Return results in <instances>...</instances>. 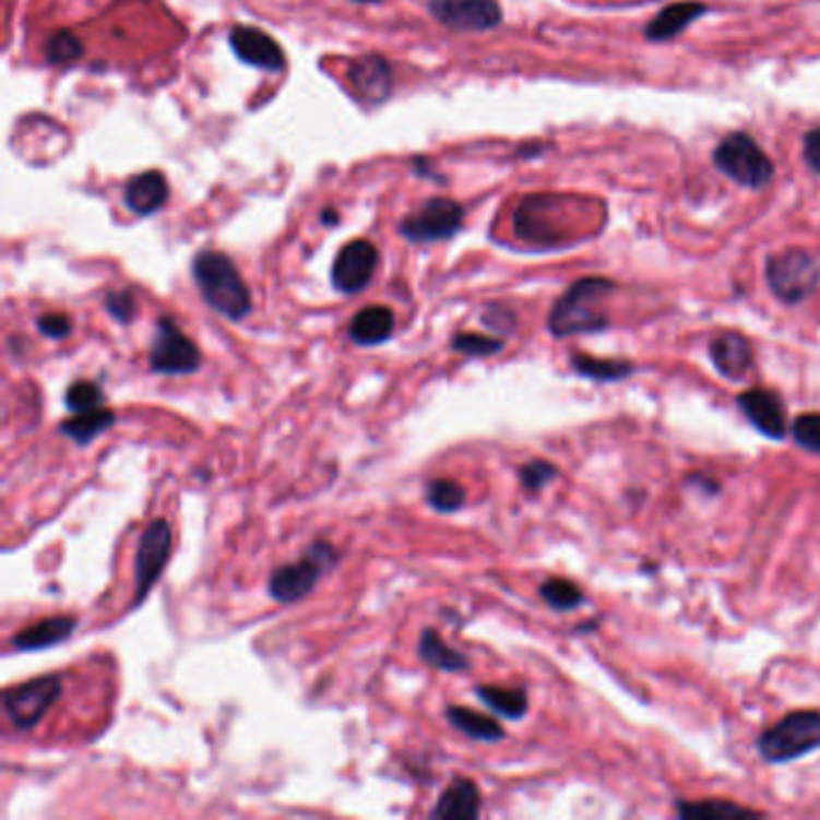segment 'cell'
<instances>
[{"label": "cell", "instance_id": "1", "mask_svg": "<svg viewBox=\"0 0 820 820\" xmlns=\"http://www.w3.org/2000/svg\"><path fill=\"white\" fill-rule=\"evenodd\" d=\"M193 280L210 308L229 320H243L253 301L231 260L217 251H202L193 260Z\"/></svg>", "mask_w": 820, "mask_h": 820}, {"label": "cell", "instance_id": "2", "mask_svg": "<svg viewBox=\"0 0 820 820\" xmlns=\"http://www.w3.org/2000/svg\"><path fill=\"white\" fill-rule=\"evenodd\" d=\"M614 289V284L604 277H585L578 280L561 299H558L549 313V330L556 337L585 335V332H599L609 325V318L604 313L606 294Z\"/></svg>", "mask_w": 820, "mask_h": 820}, {"label": "cell", "instance_id": "3", "mask_svg": "<svg viewBox=\"0 0 820 820\" xmlns=\"http://www.w3.org/2000/svg\"><path fill=\"white\" fill-rule=\"evenodd\" d=\"M340 554L330 542H313L299 561L272 570L268 580L270 597L280 604H294L313 592L325 573L337 566Z\"/></svg>", "mask_w": 820, "mask_h": 820}, {"label": "cell", "instance_id": "4", "mask_svg": "<svg viewBox=\"0 0 820 820\" xmlns=\"http://www.w3.org/2000/svg\"><path fill=\"white\" fill-rule=\"evenodd\" d=\"M820 748V712L799 710L782 717L760 736L758 751L768 763H789Z\"/></svg>", "mask_w": 820, "mask_h": 820}, {"label": "cell", "instance_id": "5", "mask_svg": "<svg viewBox=\"0 0 820 820\" xmlns=\"http://www.w3.org/2000/svg\"><path fill=\"white\" fill-rule=\"evenodd\" d=\"M712 162L734 183L751 190L768 186L775 174V164L748 133H732L724 138L712 152Z\"/></svg>", "mask_w": 820, "mask_h": 820}, {"label": "cell", "instance_id": "6", "mask_svg": "<svg viewBox=\"0 0 820 820\" xmlns=\"http://www.w3.org/2000/svg\"><path fill=\"white\" fill-rule=\"evenodd\" d=\"M765 277L770 289L784 304H799L818 289L820 265L811 253L792 248V251L768 258Z\"/></svg>", "mask_w": 820, "mask_h": 820}, {"label": "cell", "instance_id": "7", "mask_svg": "<svg viewBox=\"0 0 820 820\" xmlns=\"http://www.w3.org/2000/svg\"><path fill=\"white\" fill-rule=\"evenodd\" d=\"M202 364L198 344L169 316H162L154 330L150 368L162 376H188L195 373Z\"/></svg>", "mask_w": 820, "mask_h": 820}, {"label": "cell", "instance_id": "8", "mask_svg": "<svg viewBox=\"0 0 820 820\" xmlns=\"http://www.w3.org/2000/svg\"><path fill=\"white\" fill-rule=\"evenodd\" d=\"M63 693L61 679L56 674L39 676V679L25 681L3 691V705L10 722L17 729L29 732L46 717V712L54 708V703Z\"/></svg>", "mask_w": 820, "mask_h": 820}, {"label": "cell", "instance_id": "9", "mask_svg": "<svg viewBox=\"0 0 820 820\" xmlns=\"http://www.w3.org/2000/svg\"><path fill=\"white\" fill-rule=\"evenodd\" d=\"M171 527L166 520H154L147 525V530L142 532L138 551H135V597L130 609H135L142 602L147 599L150 590L154 587V582L162 578L164 566L169 563L171 556Z\"/></svg>", "mask_w": 820, "mask_h": 820}, {"label": "cell", "instance_id": "10", "mask_svg": "<svg viewBox=\"0 0 820 820\" xmlns=\"http://www.w3.org/2000/svg\"><path fill=\"white\" fill-rule=\"evenodd\" d=\"M462 227V207L455 200L431 198L424 205L402 222V236L417 243L443 241L457 234Z\"/></svg>", "mask_w": 820, "mask_h": 820}, {"label": "cell", "instance_id": "11", "mask_svg": "<svg viewBox=\"0 0 820 820\" xmlns=\"http://www.w3.org/2000/svg\"><path fill=\"white\" fill-rule=\"evenodd\" d=\"M566 205L563 198L556 195H530L520 202L513 217V227L520 239L537 246H554L563 239V231L556 229L558 215Z\"/></svg>", "mask_w": 820, "mask_h": 820}, {"label": "cell", "instance_id": "12", "mask_svg": "<svg viewBox=\"0 0 820 820\" xmlns=\"http://www.w3.org/2000/svg\"><path fill=\"white\" fill-rule=\"evenodd\" d=\"M429 8L441 25L460 32H486L503 20L498 0H429Z\"/></svg>", "mask_w": 820, "mask_h": 820}, {"label": "cell", "instance_id": "13", "mask_svg": "<svg viewBox=\"0 0 820 820\" xmlns=\"http://www.w3.org/2000/svg\"><path fill=\"white\" fill-rule=\"evenodd\" d=\"M378 268V248L371 241L356 239L342 248L332 265V284L342 294H359L373 280Z\"/></svg>", "mask_w": 820, "mask_h": 820}, {"label": "cell", "instance_id": "14", "mask_svg": "<svg viewBox=\"0 0 820 820\" xmlns=\"http://www.w3.org/2000/svg\"><path fill=\"white\" fill-rule=\"evenodd\" d=\"M739 407L760 433L768 438H784L787 433V409L777 392L765 388H751L739 395Z\"/></svg>", "mask_w": 820, "mask_h": 820}, {"label": "cell", "instance_id": "15", "mask_svg": "<svg viewBox=\"0 0 820 820\" xmlns=\"http://www.w3.org/2000/svg\"><path fill=\"white\" fill-rule=\"evenodd\" d=\"M234 54L241 58L243 63L255 66L260 70H282L284 68V51L280 44L268 37L265 32L255 27L236 25L229 34Z\"/></svg>", "mask_w": 820, "mask_h": 820}, {"label": "cell", "instance_id": "16", "mask_svg": "<svg viewBox=\"0 0 820 820\" xmlns=\"http://www.w3.org/2000/svg\"><path fill=\"white\" fill-rule=\"evenodd\" d=\"M349 82L364 102L380 104L392 92V68L383 56H364L349 63Z\"/></svg>", "mask_w": 820, "mask_h": 820}, {"label": "cell", "instance_id": "17", "mask_svg": "<svg viewBox=\"0 0 820 820\" xmlns=\"http://www.w3.org/2000/svg\"><path fill=\"white\" fill-rule=\"evenodd\" d=\"M710 356L717 371L729 380H741L753 366V347L739 332H722L710 342Z\"/></svg>", "mask_w": 820, "mask_h": 820}, {"label": "cell", "instance_id": "18", "mask_svg": "<svg viewBox=\"0 0 820 820\" xmlns=\"http://www.w3.org/2000/svg\"><path fill=\"white\" fill-rule=\"evenodd\" d=\"M78 621L75 616H49V619H41L37 623H32L25 631L15 633L10 638V645L20 652H34V650H46L54 645H61L66 640L75 633Z\"/></svg>", "mask_w": 820, "mask_h": 820}, {"label": "cell", "instance_id": "19", "mask_svg": "<svg viewBox=\"0 0 820 820\" xmlns=\"http://www.w3.org/2000/svg\"><path fill=\"white\" fill-rule=\"evenodd\" d=\"M169 200V183L162 171H142L126 186V205L140 217L159 212Z\"/></svg>", "mask_w": 820, "mask_h": 820}, {"label": "cell", "instance_id": "20", "mask_svg": "<svg viewBox=\"0 0 820 820\" xmlns=\"http://www.w3.org/2000/svg\"><path fill=\"white\" fill-rule=\"evenodd\" d=\"M482 794L479 787L467 777H455L450 787L441 794V799L431 808V818L443 820H472L479 816Z\"/></svg>", "mask_w": 820, "mask_h": 820}, {"label": "cell", "instance_id": "21", "mask_svg": "<svg viewBox=\"0 0 820 820\" xmlns=\"http://www.w3.org/2000/svg\"><path fill=\"white\" fill-rule=\"evenodd\" d=\"M395 332V313L388 306H368L352 318L349 340L361 347H376L392 337Z\"/></svg>", "mask_w": 820, "mask_h": 820}, {"label": "cell", "instance_id": "22", "mask_svg": "<svg viewBox=\"0 0 820 820\" xmlns=\"http://www.w3.org/2000/svg\"><path fill=\"white\" fill-rule=\"evenodd\" d=\"M708 8L703 3H696V0H684V3H674L669 8H664L662 13L652 17V22L645 29V37L650 41H669L674 37L691 25V22L700 15H705Z\"/></svg>", "mask_w": 820, "mask_h": 820}, {"label": "cell", "instance_id": "23", "mask_svg": "<svg viewBox=\"0 0 820 820\" xmlns=\"http://www.w3.org/2000/svg\"><path fill=\"white\" fill-rule=\"evenodd\" d=\"M445 717L457 732L470 736V739H474V741L494 744V741H501L506 736V729L496 720L486 717V715H482V712L470 710L465 705H450L445 710Z\"/></svg>", "mask_w": 820, "mask_h": 820}, {"label": "cell", "instance_id": "24", "mask_svg": "<svg viewBox=\"0 0 820 820\" xmlns=\"http://www.w3.org/2000/svg\"><path fill=\"white\" fill-rule=\"evenodd\" d=\"M114 424H116V414L111 409L99 407V409L73 414V417L61 424V433L68 436L70 441L78 445H90L94 438L102 436L104 431H109Z\"/></svg>", "mask_w": 820, "mask_h": 820}, {"label": "cell", "instance_id": "25", "mask_svg": "<svg viewBox=\"0 0 820 820\" xmlns=\"http://www.w3.org/2000/svg\"><path fill=\"white\" fill-rule=\"evenodd\" d=\"M419 657L438 672H465L470 667V659L450 647L433 628H426L419 635Z\"/></svg>", "mask_w": 820, "mask_h": 820}, {"label": "cell", "instance_id": "26", "mask_svg": "<svg viewBox=\"0 0 820 820\" xmlns=\"http://www.w3.org/2000/svg\"><path fill=\"white\" fill-rule=\"evenodd\" d=\"M477 698L486 708H491L506 720H522L527 715V693L522 688H501V686H479Z\"/></svg>", "mask_w": 820, "mask_h": 820}, {"label": "cell", "instance_id": "27", "mask_svg": "<svg viewBox=\"0 0 820 820\" xmlns=\"http://www.w3.org/2000/svg\"><path fill=\"white\" fill-rule=\"evenodd\" d=\"M676 811L681 818L691 820H727V818H758L760 813L753 808H744L732 801L720 799H705V801H679Z\"/></svg>", "mask_w": 820, "mask_h": 820}, {"label": "cell", "instance_id": "28", "mask_svg": "<svg viewBox=\"0 0 820 820\" xmlns=\"http://www.w3.org/2000/svg\"><path fill=\"white\" fill-rule=\"evenodd\" d=\"M573 368L594 380H621L628 373H633V364L619 359H594V356L585 354H573Z\"/></svg>", "mask_w": 820, "mask_h": 820}, {"label": "cell", "instance_id": "29", "mask_svg": "<svg viewBox=\"0 0 820 820\" xmlns=\"http://www.w3.org/2000/svg\"><path fill=\"white\" fill-rule=\"evenodd\" d=\"M82 54H85V46H82V41L75 37V34L68 32V29L51 34L49 41H46V46H44L46 61L54 63V66L75 63V61H80Z\"/></svg>", "mask_w": 820, "mask_h": 820}, {"label": "cell", "instance_id": "30", "mask_svg": "<svg viewBox=\"0 0 820 820\" xmlns=\"http://www.w3.org/2000/svg\"><path fill=\"white\" fill-rule=\"evenodd\" d=\"M426 501L438 513H455L465 503V489L455 479H433L426 486Z\"/></svg>", "mask_w": 820, "mask_h": 820}, {"label": "cell", "instance_id": "31", "mask_svg": "<svg viewBox=\"0 0 820 820\" xmlns=\"http://www.w3.org/2000/svg\"><path fill=\"white\" fill-rule=\"evenodd\" d=\"M539 594H542V599L546 604L554 606V609H558V611L575 609V606H580L582 602H585V594L580 592V587L575 585V582L563 580V578L546 580L544 585L539 587Z\"/></svg>", "mask_w": 820, "mask_h": 820}, {"label": "cell", "instance_id": "32", "mask_svg": "<svg viewBox=\"0 0 820 820\" xmlns=\"http://www.w3.org/2000/svg\"><path fill=\"white\" fill-rule=\"evenodd\" d=\"M66 407L73 414L99 409L104 407V390L97 383H92V380H75L66 390Z\"/></svg>", "mask_w": 820, "mask_h": 820}, {"label": "cell", "instance_id": "33", "mask_svg": "<svg viewBox=\"0 0 820 820\" xmlns=\"http://www.w3.org/2000/svg\"><path fill=\"white\" fill-rule=\"evenodd\" d=\"M450 347L465 356H491L501 352L506 344L503 340L477 335V332H457L453 342H450Z\"/></svg>", "mask_w": 820, "mask_h": 820}, {"label": "cell", "instance_id": "34", "mask_svg": "<svg viewBox=\"0 0 820 820\" xmlns=\"http://www.w3.org/2000/svg\"><path fill=\"white\" fill-rule=\"evenodd\" d=\"M794 441L820 455V412H806L792 426Z\"/></svg>", "mask_w": 820, "mask_h": 820}, {"label": "cell", "instance_id": "35", "mask_svg": "<svg viewBox=\"0 0 820 820\" xmlns=\"http://www.w3.org/2000/svg\"><path fill=\"white\" fill-rule=\"evenodd\" d=\"M558 477V470L546 460H532L525 467H520V482L527 491H542L546 484Z\"/></svg>", "mask_w": 820, "mask_h": 820}, {"label": "cell", "instance_id": "36", "mask_svg": "<svg viewBox=\"0 0 820 820\" xmlns=\"http://www.w3.org/2000/svg\"><path fill=\"white\" fill-rule=\"evenodd\" d=\"M106 311L111 313L114 320H118L121 325H128L130 320L135 318L138 313V304H135V296L130 289L126 292H111L109 296H106Z\"/></svg>", "mask_w": 820, "mask_h": 820}, {"label": "cell", "instance_id": "37", "mask_svg": "<svg viewBox=\"0 0 820 820\" xmlns=\"http://www.w3.org/2000/svg\"><path fill=\"white\" fill-rule=\"evenodd\" d=\"M37 328L41 335L51 337V340H66L70 332H73V323L66 313H46L37 320Z\"/></svg>", "mask_w": 820, "mask_h": 820}, {"label": "cell", "instance_id": "38", "mask_svg": "<svg viewBox=\"0 0 820 820\" xmlns=\"http://www.w3.org/2000/svg\"><path fill=\"white\" fill-rule=\"evenodd\" d=\"M804 159L820 176V128L808 130L804 138Z\"/></svg>", "mask_w": 820, "mask_h": 820}, {"label": "cell", "instance_id": "39", "mask_svg": "<svg viewBox=\"0 0 820 820\" xmlns=\"http://www.w3.org/2000/svg\"><path fill=\"white\" fill-rule=\"evenodd\" d=\"M356 3H378V0H356Z\"/></svg>", "mask_w": 820, "mask_h": 820}]
</instances>
